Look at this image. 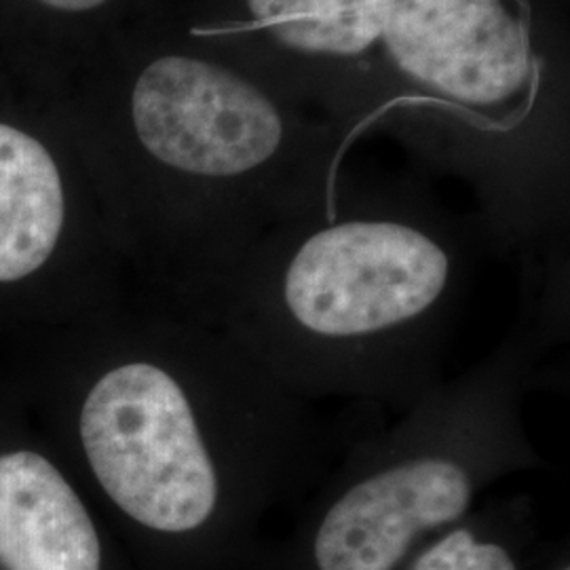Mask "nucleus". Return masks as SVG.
I'll list each match as a JSON object with an SVG mask.
<instances>
[{
	"label": "nucleus",
	"mask_w": 570,
	"mask_h": 570,
	"mask_svg": "<svg viewBox=\"0 0 570 570\" xmlns=\"http://www.w3.org/2000/svg\"><path fill=\"white\" fill-rule=\"evenodd\" d=\"M569 322V313L522 296L484 360L346 450L308 529L311 570H395L429 532L465 520L487 487L541 468L524 406Z\"/></svg>",
	"instance_id": "4"
},
{
	"label": "nucleus",
	"mask_w": 570,
	"mask_h": 570,
	"mask_svg": "<svg viewBox=\"0 0 570 570\" xmlns=\"http://www.w3.org/2000/svg\"><path fill=\"white\" fill-rule=\"evenodd\" d=\"M410 570H518V564L505 543L482 537L461 520L421 550Z\"/></svg>",
	"instance_id": "9"
},
{
	"label": "nucleus",
	"mask_w": 570,
	"mask_h": 570,
	"mask_svg": "<svg viewBox=\"0 0 570 570\" xmlns=\"http://www.w3.org/2000/svg\"><path fill=\"white\" fill-rule=\"evenodd\" d=\"M63 220L58 165L39 140L0 122V282H18L41 268Z\"/></svg>",
	"instance_id": "8"
},
{
	"label": "nucleus",
	"mask_w": 570,
	"mask_h": 570,
	"mask_svg": "<svg viewBox=\"0 0 570 570\" xmlns=\"http://www.w3.org/2000/svg\"><path fill=\"white\" fill-rule=\"evenodd\" d=\"M47 7H53L58 11H68V13H89L98 11L112 0H41Z\"/></svg>",
	"instance_id": "10"
},
{
	"label": "nucleus",
	"mask_w": 570,
	"mask_h": 570,
	"mask_svg": "<svg viewBox=\"0 0 570 570\" xmlns=\"http://www.w3.org/2000/svg\"><path fill=\"white\" fill-rule=\"evenodd\" d=\"M129 136L184 193L199 315L218 326L254 249L334 188L362 134L184 39L144 61L125 100Z\"/></svg>",
	"instance_id": "3"
},
{
	"label": "nucleus",
	"mask_w": 570,
	"mask_h": 570,
	"mask_svg": "<svg viewBox=\"0 0 570 570\" xmlns=\"http://www.w3.org/2000/svg\"><path fill=\"white\" fill-rule=\"evenodd\" d=\"M560 570H570L569 567H564V569H560Z\"/></svg>",
	"instance_id": "11"
},
{
	"label": "nucleus",
	"mask_w": 570,
	"mask_h": 570,
	"mask_svg": "<svg viewBox=\"0 0 570 570\" xmlns=\"http://www.w3.org/2000/svg\"><path fill=\"white\" fill-rule=\"evenodd\" d=\"M183 366L129 355L87 391L82 452L122 518L157 539L190 541L244 524L282 492L322 478L326 429L220 327Z\"/></svg>",
	"instance_id": "2"
},
{
	"label": "nucleus",
	"mask_w": 570,
	"mask_h": 570,
	"mask_svg": "<svg viewBox=\"0 0 570 570\" xmlns=\"http://www.w3.org/2000/svg\"><path fill=\"white\" fill-rule=\"evenodd\" d=\"M383 68L389 115L428 112L452 131L446 171L469 142L468 180L478 193L489 244L530 254L529 228L499 142L522 134L543 89L532 0H387Z\"/></svg>",
	"instance_id": "5"
},
{
	"label": "nucleus",
	"mask_w": 570,
	"mask_h": 570,
	"mask_svg": "<svg viewBox=\"0 0 570 570\" xmlns=\"http://www.w3.org/2000/svg\"><path fill=\"white\" fill-rule=\"evenodd\" d=\"M387 0H204L183 37L364 134L389 117Z\"/></svg>",
	"instance_id": "6"
},
{
	"label": "nucleus",
	"mask_w": 570,
	"mask_h": 570,
	"mask_svg": "<svg viewBox=\"0 0 570 570\" xmlns=\"http://www.w3.org/2000/svg\"><path fill=\"white\" fill-rule=\"evenodd\" d=\"M482 223L419 183L362 180L273 228L230 287L218 326L308 402L416 404L446 376Z\"/></svg>",
	"instance_id": "1"
},
{
	"label": "nucleus",
	"mask_w": 570,
	"mask_h": 570,
	"mask_svg": "<svg viewBox=\"0 0 570 570\" xmlns=\"http://www.w3.org/2000/svg\"><path fill=\"white\" fill-rule=\"evenodd\" d=\"M0 570H106L81 497L35 452L0 456Z\"/></svg>",
	"instance_id": "7"
}]
</instances>
